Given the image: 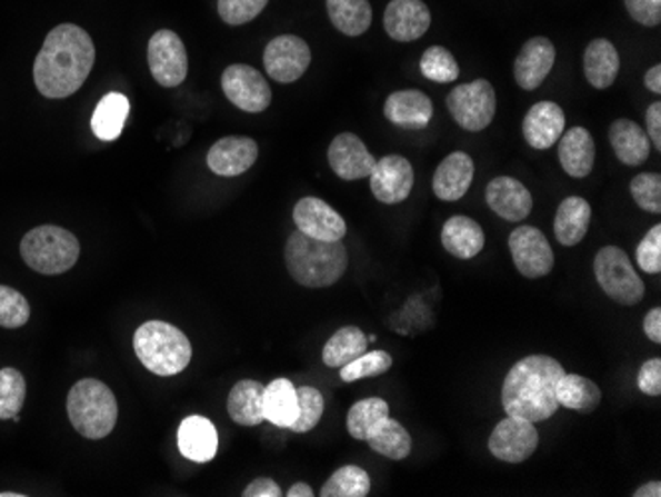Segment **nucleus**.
<instances>
[{"label":"nucleus","mask_w":661,"mask_h":497,"mask_svg":"<svg viewBox=\"0 0 661 497\" xmlns=\"http://www.w3.org/2000/svg\"><path fill=\"white\" fill-rule=\"evenodd\" d=\"M554 60H557V50L549 38L534 37L527 40L521 52L517 54L515 66H513L519 88L527 91L537 90L553 70Z\"/></svg>","instance_id":"18"},{"label":"nucleus","mask_w":661,"mask_h":497,"mask_svg":"<svg viewBox=\"0 0 661 497\" xmlns=\"http://www.w3.org/2000/svg\"><path fill=\"white\" fill-rule=\"evenodd\" d=\"M296 390H298V418L293 420L290 430L306 435L321 423V416L326 410V400H323V395L313 387H296Z\"/></svg>","instance_id":"41"},{"label":"nucleus","mask_w":661,"mask_h":497,"mask_svg":"<svg viewBox=\"0 0 661 497\" xmlns=\"http://www.w3.org/2000/svg\"><path fill=\"white\" fill-rule=\"evenodd\" d=\"M244 497H281L280 486L272 478H258L244 489Z\"/></svg>","instance_id":"50"},{"label":"nucleus","mask_w":661,"mask_h":497,"mask_svg":"<svg viewBox=\"0 0 661 497\" xmlns=\"http://www.w3.org/2000/svg\"><path fill=\"white\" fill-rule=\"evenodd\" d=\"M27 380L22 372L7 367L0 369V420H12L24 407Z\"/></svg>","instance_id":"40"},{"label":"nucleus","mask_w":661,"mask_h":497,"mask_svg":"<svg viewBox=\"0 0 661 497\" xmlns=\"http://www.w3.org/2000/svg\"><path fill=\"white\" fill-rule=\"evenodd\" d=\"M610 146L617 153L618 161L628 165V167H640L648 161L650 157V139L645 129L630 121V119H617L610 131Z\"/></svg>","instance_id":"27"},{"label":"nucleus","mask_w":661,"mask_h":497,"mask_svg":"<svg viewBox=\"0 0 661 497\" xmlns=\"http://www.w3.org/2000/svg\"><path fill=\"white\" fill-rule=\"evenodd\" d=\"M422 76L435 83L455 82L460 78V66L452 52L444 46H432L422 54L420 60Z\"/></svg>","instance_id":"39"},{"label":"nucleus","mask_w":661,"mask_h":497,"mask_svg":"<svg viewBox=\"0 0 661 497\" xmlns=\"http://www.w3.org/2000/svg\"><path fill=\"white\" fill-rule=\"evenodd\" d=\"M432 14L422 0H390L384 10V30L397 42H414L424 37Z\"/></svg>","instance_id":"17"},{"label":"nucleus","mask_w":661,"mask_h":497,"mask_svg":"<svg viewBox=\"0 0 661 497\" xmlns=\"http://www.w3.org/2000/svg\"><path fill=\"white\" fill-rule=\"evenodd\" d=\"M222 91L230 103L248 113H262L272 103V90L262 73L246 63H232L222 73Z\"/></svg>","instance_id":"11"},{"label":"nucleus","mask_w":661,"mask_h":497,"mask_svg":"<svg viewBox=\"0 0 661 497\" xmlns=\"http://www.w3.org/2000/svg\"><path fill=\"white\" fill-rule=\"evenodd\" d=\"M638 389L648 397H660L661 395V359H650L642 365L638 372Z\"/></svg>","instance_id":"48"},{"label":"nucleus","mask_w":661,"mask_h":497,"mask_svg":"<svg viewBox=\"0 0 661 497\" xmlns=\"http://www.w3.org/2000/svg\"><path fill=\"white\" fill-rule=\"evenodd\" d=\"M384 118L400 129L418 131L428 127L434 118V106L424 91H394L384 103Z\"/></svg>","instance_id":"21"},{"label":"nucleus","mask_w":661,"mask_h":497,"mask_svg":"<svg viewBox=\"0 0 661 497\" xmlns=\"http://www.w3.org/2000/svg\"><path fill=\"white\" fill-rule=\"evenodd\" d=\"M293 222L299 232L327 242L343 240L347 235V222L343 217L335 208L329 207L326 200L318 197H306L299 200L293 208Z\"/></svg>","instance_id":"15"},{"label":"nucleus","mask_w":661,"mask_h":497,"mask_svg":"<svg viewBox=\"0 0 661 497\" xmlns=\"http://www.w3.org/2000/svg\"><path fill=\"white\" fill-rule=\"evenodd\" d=\"M30 319V304L27 298L9 286H0V327L19 329Z\"/></svg>","instance_id":"43"},{"label":"nucleus","mask_w":661,"mask_h":497,"mask_svg":"<svg viewBox=\"0 0 661 497\" xmlns=\"http://www.w3.org/2000/svg\"><path fill=\"white\" fill-rule=\"evenodd\" d=\"M442 246L453 258L470 260L483 250L485 232L473 218L458 215L445 220L442 228Z\"/></svg>","instance_id":"26"},{"label":"nucleus","mask_w":661,"mask_h":497,"mask_svg":"<svg viewBox=\"0 0 661 497\" xmlns=\"http://www.w3.org/2000/svg\"><path fill=\"white\" fill-rule=\"evenodd\" d=\"M20 256L30 270L58 276L72 270L80 258V240L66 228H32L20 242Z\"/></svg>","instance_id":"6"},{"label":"nucleus","mask_w":661,"mask_h":497,"mask_svg":"<svg viewBox=\"0 0 661 497\" xmlns=\"http://www.w3.org/2000/svg\"><path fill=\"white\" fill-rule=\"evenodd\" d=\"M625 10L632 19L642 27L653 28L661 22V4H653L650 0H624Z\"/></svg>","instance_id":"47"},{"label":"nucleus","mask_w":661,"mask_h":497,"mask_svg":"<svg viewBox=\"0 0 661 497\" xmlns=\"http://www.w3.org/2000/svg\"><path fill=\"white\" fill-rule=\"evenodd\" d=\"M650 2H653V4H661V0H650Z\"/></svg>","instance_id":"56"},{"label":"nucleus","mask_w":661,"mask_h":497,"mask_svg":"<svg viewBox=\"0 0 661 497\" xmlns=\"http://www.w3.org/2000/svg\"><path fill=\"white\" fill-rule=\"evenodd\" d=\"M485 200L498 217L509 222H523L533 210L531 192L513 177L493 179L485 190Z\"/></svg>","instance_id":"20"},{"label":"nucleus","mask_w":661,"mask_h":497,"mask_svg":"<svg viewBox=\"0 0 661 497\" xmlns=\"http://www.w3.org/2000/svg\"><path fill=\"white\" fill-rule=\"evenodd\" d=\"M286 496L288 497H313L316 496V491L311 486L308 484H303V481H298V484H293L288 491H286Z\"/></svg>","instance_id":"54"},{"label":"nucleus","mask_w":661,"mask_h":497,"mask_svg":"<svg viewBox=\"0 0 661 497\" xmlns=\"http://www.w3.org/2000/svg\"><path fill=\"white\" fill-rule=\"evenodd\" d=\"M597 146L584 127H572L559 139V159L562 169L574 179H584L592 172Z\"/></svg>","instance_id":"25"},{"label":"nucleus","mask_w":661,"mask_h":497,"mask_svg":"<svg viewBox=\"0 0 661 497\" xmlns=\"http://www.w3.org/2000/svg\"><path fill=\"white\" fill-rule=\"evenodd\" d=\"M509 250L513 256L517 271L529 278L539 280L549 276L554 268V252L547 236L534 227H517L509 235Z\"/></svg>","instance_id":"10"},{"label":"nucleus","mask_w":661,"mask_h":497,"mask_svg":"<svg viewBox=\"0 0 661 497\" xmlns=\"http://www.w3.org/2000/svg\"><path fill=\"white\" fill-rule=\"evenodd\" d=\"M392 367V357L387 351H367L357 357L354 361L341 367V380L344 382H357L361 379H371V377H381L390 371Z\"/></svg>","instance_id":"42"},{"label":"nucleus","mask_w":661,"mask_h":497,"mask_svg":"<svg viewBox=\"0 0 661 497\" xmlns=\"http://www.w3.org/2000/svg\"><path fill=\"white\" fill-rule=\"evenodd\" d=\"M270 0H218V14L230 27H240L254 20Z\"/></svg>","instance_id":"45"},{"label":"nucleus","mask_w":661,"mask_h":497,"mask_svg":"<svg viewBox=\"0 0 661 497\" xmlns=\"http://www.w3.org/2000/svg\"><path fill=\"white\" fill-rule=\"evenodd\" d=\"M129 116V100L123 93L111 91L101 98L91 116V129L101 141H116Z\"/></svg>","instance_id":"32"},{"label":"nucleus","mask_w":661,"mask_h":497,"mask_svg":"<svg viewBox=\"0 0 661 497\" xmlns=\"http://www.w3.org/2000/svg\"><path fill=\"white\" fill-rule=\"evenodd\" d=\"M643 331L653 344H661V309H650V314L643 319Z\"/></svg>","instance_id":"51"},{"label":"nucleus","mask_w":661,"mask_h":497,"mask_svg":"<svg viewBox=\"0 0 661 497\" xmlns=\"http://www.w3.org/2000/svg\"><path fill=\"white\" fill-rule=\"evenodd\" d=\"M371 190L382 205H399L407 200L414 187V169L407 157L387 155L374 163L371 175Z\"/></svg>","instance_id":"14"},{"label":"nucleus","mask_w":661,"mask_h":497,"mask_svg":"<svg viewBox=\"0 0 661 497\" xmlns=\"http://www.w3.org/2000/svg\"><path fill=\"white\" fill-rule=\"evenodd\" d=\"M634 497H661V481H650L635 489Z\"/></svg>","instance_id":"53"},{"label":"nucleus","mask_w":661,"mask_h":497,"mask_svg":"<svg viewBox=\"0 0 661 497\" xmlns=\"http://www.w3.org/2000/svg\"><path fill=\"white\" fill-rule=\"evenodd\" d=\"M286 266L303 288H329L343 278L349 254L341 240L327 242L296 230L286 242Z\"/></svg>","instance_id":"3"},{"label":"nucleus","mask_w":661,"mask_h":497,"mask_svg":"<svg viewBox=\"0 0 661 497\" xmlns=\"http://www.w3.org/2000/svg\"><path fill=\"white\" fill-rule=\"evenodd\" d=\"M137 359L147 371L159 377H174L189 367L192 347L189 337L179 327L167 321H147L133 337Z\"/></svg>","instance_id":"4"},{"label":"nucleus","mask_w":661,"mask_h":497,"mask_svg":"<svg viewBox=\"0 0 661 497\" xmlns=\"http://www.w3.org/2000/svg\"><path fill=\"white\" fill-rule=\"evenodd\" d=\"M367 444L374 453L394 461L404 460L412 453V436L408 435L407 428L399 420L390 416L367 438Z\"/></svg>","instance_id":"37"},{"label":"nucleus","mask_w":661,"mask_h":497,"mask_svg":"<svg viewBox=\"0 0 661 497\" xmlns=\"http://www.w3.org/2000/svg\"><path fill=\"white\" fill-rule=\"evenodd\" d=\"M539 448V430L533 423L505 416L490 436V453L498 460L521 464Z\"/></svg>","instance_id":"13"},{"label":"nucleus","mask_w":661,"mask_h":497,"mask_svg":"<svg viewBox=\"0 0 661 497\" xmlns=\"http://www.w3.org/2000/svg\"><path fill=\"white\" fill-rule=\"evenodd\" d=\"M635 262L645 274H660L661 271V227H655L643 236L642 242L635 250Z\"/></svg>","instance_id":"46"},{"label":"nucleus","mask_w":661,"mask_h":497,"mask_svg":"<svg viewBox=\"0 0 661 497\" xmlns=\"http://www.w3.org/2000/svg\"><path fill=\"white\" fill-rule=\"evenodd\" d=\"M594 276H597L598 286L617 304L635 306L642 301L645 286L642 278L638 276V271H634L630 256L622 248L618 246L600 248L594 258Z\"/></svg>","instance_id":"7"},{"label":"nucleus","mask_w":661,"mask_h":497,"mask_svg":"<svg viewBox=\"0 0 661 497\" xmlns=\"http://www.w3.org/2000/svg\"><path fill=\"white\" fill-rule=\"evenodd\" d=\"M371 491V478L359 466H343L327 479L319 491L321 497H367Z\"/></svg>","instance_id":"38"},{"label":"nucleus","mask_w":661,"mask_h":497,"mask_svg":"<svg viewBox=\"0 0 661 497\" xmlns=\"http://www.w3.org/2000/svg\"><path fill=\"white\" fill-rule=\"evenodd\" d=\"M564 375L561 362L549 355H529L515 362L503 380L501 405L508 416L529 423H544L559 410L554 395L557 382Z\"/></svg>","instance_id":"2"},{"label":"nucleus","mask_w":661,"mask_h":497,"mask_svg":"<svg viewBox=\"0 0 661 497\" xmlns=\"http://www.w3.org/2000/svg\"><path fill=\"white\" fill-rule=\"evenodd\" d=\"M590 217H592V208L587 199L569 197L562 200L554 215V238L569 248L580 245L589 232Z\"/></svg>","instance_id":"29"},{"label":"nucleus","mask_w":661,"mask_h":497,"mask_svg":"<svg viewBox=\"0 0 661 497\" xmlns=\"http://www.w3.org/2000/svg\"><path fill=\"white\" fill-rule=\"evenodd\" d=\"M473 175H475V165L470 155L453 151L435 169L434 181H432L435 197L445 202L463 199L465 192L470 190Z\"/></svg>","instance_id":"23"},{"label":"nucleus","mask_w":661,"mask_h":497,"mask_svg":"<svg viewBox=\"0 0 661 497\" xmlns=\"http://www.w3.org/2000/svg\"><path fill=\"white\" fill-rule=\"evenodd\" d=\"M643 82H645V88L648 90L653 91V93H660L661 91V66L660 63H655L653 68H650L648 72H645V78H643Z\"/></svg>","instance_id":"52"},{"label":"nucleus","mask_w":661,"mask_h":497,"mask_svg":"<svg viewBox=\"0 0 661 497\" xmlns=\"http://www.w3.org/2000/svg\"><path fill=\"white\" fill-rule=\"evenodd\" d=\"M521 129L527 146L544 151L553 147L564 133V111L554 101H539L527 111Z\"/></svg>","instance_id":"22"},{"label":"nucleus","mask_w":661,"mask_h":497,"mask_svg":"<svg viewBox=\"0 0 661 497\" xmlns=\"http://www.w3.org/2000/svg\"><path fill=\"white\" fill-rule=\"evenodd\" d=\"M630 192L634 197L635 205L652 212V215H660L661 212V177L658 172H640L635 175L632 182H630Z\"/></svg>","instance_id":"44"},{"label":"nucleus","mask_w":661,"mask_h":497,"mask_svg":"<svg viewBox=\"0 0 661 497\" xmlns=\"http://www.w3.org/2000/svg\"><path fill=\"white\" fill-rule=\"evenodd\" d=\"M620 72V54L617 46L607 38L592 40L584 50V76L597 90H607L617 82Z\"/></svg>","instance_id":"28"},{"label":"nucleus","mask_w":661,"mask_h":497,"mask_svg":"<svg viewBox=\"0 0 661 497\" xmlns=\"http://www.w3.org/2000/svg\"><path fill=\"white\" fill-rule=\"evenodd\" d=\"M263 387L258 380H240L228 395V415L240 426H258L263 420Z\"/></svg>","instance_id":"30"},{"label":"nucleus","mask_w":661,"mask_h":497,"mask_svg":"<svg viewBox=\"0 0 661 497\" xmlns=\"http://www.w3.org/2000/svg\"><path fill=\"white\" fill-rule=\"evenodd\" d=\"M149 70L154 82L163 88H177L187 80L189 73V56L182 44L181 37L172 30H159L149 40L147 50Z\"/></svg>","instance_id":"9"},{"label":"nucleus","mask_w":661,"mask_h":497,"mask_svg":"<svg viewBox=\"0 0 661 497\" xmlns=\"http://www.w3.org/2000/svg\"><path fill=\"white\" fill-rule=\"evenodd\" d=\"M645 133L658 151H661V103L653 101L645 111Z\"/></svg>","instance_id":"49"},{"label":"nucleus","mask_w":661,"mask_h":497,"mask_svg":"<svg viewBox=\"0 0 661 497\" xmlns=\"http://www.w3.org/2000/svg\"><path fill=\"white\" fill-rule=\"evenodd\" d=\"M68 416L83 438L101 440L118 425V398L101 380H80L68 395Z\"/></svg>","instance_id":"5"},{"label":"nucleus","mask_w":661,"mask_h":497,"mask_svg":"<svg viewBox=\"0 0 661 497\" xmlns=\"http://www.w3.org/2000/svg\"><path fill=\"white\" fill-rule=\"evenodd\" d=\"M0 497H24V494H14V491H2Z\"/></svg>","instance_id":"55"},{"label":"nucleus","mask_w":661,"mask_h":497,"mask_svg":"<svg viewBox=\"0 0 661 497\" xmlns=\"http://www.w3.org/2000/svg\"><path fill=\"white\" fill-rule=\"evenodd\" d=\"M390 408L387 400L379 397L363 398L354 402L347 415V430L354 440H363L379 428L389 418Z\"/></svg>","instance_id":"36"},{"label":"nucleus","mask_w":661,"mask_h":497,"mask_svg":"<svg viewBox=\"0 0 661 497\" xmlns=\"http://www.w3.org/2000/svg\"><path fill=\"white\" fill-rule=\"evenodd\" d=\"M369 351V339L359 327L347 326L331 335L323 347V362L329 369H341Z\"/></svg>","instance_id":"35"},{"label":"nucleus","mask_w":661,"mask_h":497,"mask_svg":"<svg viewBox=\"0 0 661 497\" xmlns=\"http://www.w3.org/2000/svg\"><path fill=\"white\" fill-rule=\"evenodd\" d=\"M448 109L453 121L465 131H483L491 126L498 109L495 90L488 80L462 83L448 93Z\"/></svg>","instance_id":"8"},{"label":"nucleus","mask_w":661,"mask_h":497,"mask_svg":"<svg viewBox=\"0 0 661 497\" xmlns=\"http://www.w3.org/2000/svg\"><path fill=\"white\" fill-rule=\"evenodd\" d=\"M327 159L333 172L343 181H359L369 177L377 163V159L361 141V137L354 133L337 136L329 146Z\"/></svg>","instance_id":"16"},{"label":"nucleus","mask_w":661,"mask_h":497,"mask_svg":"<svg viewBox=\"0 0 661 497\" xmlns=\"http://www.w3.org/2000/svg\"><path fill=\"white\" fill-rule=\"evenodd\" d=\"M263 418L273 426L290 428L298 418V390L290 379H276L263 390Z\"/></svg>","instance_id":"31"},{"label":"nucleus","mask_w":661,"mask_h":497,"mask_svg":"<svg viewBox=\"0 0 661 497\" xmlns=\"http://www.w3.org/2000/svg\"><path fill=\"white\" fill-rule=\"evenodd\" d=\"M179 453L187 460L204 464L214 460L218 453L217 426L207 416H187L179 426Z\"/></svg>","instance_id":"24"},{"label":"nucleus","mask_w":661,"mask_h":497,"mask_svg":"<svg viewBox=\"0 0 661 497\" xmlns=\"http://www.w3.org/2000/svg\"><path fill=\"white\" fill-rule=\"evenodd\" d=\"M309 63L311 50L308 42L293 34L273 38L263 52V66L273 82H298L299 78L308 72Z\"/></svg>","instance_id":"12"},{"label":"nucleus","mask_w":661,"mask_h":497,"mask_svg":"<svg viewBox=\"0 0 661 497\" xmlns=\"http://www.w3.org/2000/svg\"><path fill=\"white\" fill-rule=\"evenodd\" d=\"M258 143L250 137H222L210 147L207 163L218 177H238L254 167Z\"/></svg>","instance_id":"19"},{"label":"nucleus","mask_w":661,"mask_h":497,"mask_svg":"<svg viewBox=\"0 0 661 497\" xmlns=\"http://www.w3.org/2000/svg\"><path fill=\"white\" fill-rule=\"evenodd\" d=\"M96 63L90 34L76 24H60L48 37L34 62V83L50 100H64L82 88Z\"/></svg>","instance_id":"1"},{"label":"nucleus","mask_w":661,"mask_h":497,"mask_svg":"<svg viewBox=\"0 0 661 497\" xmlns=\"http://www.w3.org/2000/svg\"><path fill=\"white\" fill-rule=\"evenodd\" d=\"M327 12L333 27L347 37H361L372 24L369 0H327Z\"/></svg>","instance_id":"34"},{"label":"nucleus","mask_w":661,"mask_h":497,"mask_svg":"<svg viewBox=\"0 0 661 497\" xmlns=\"http://www.w3.org/2000/svg\"><path fill=\"white\" fill-rule=\"evenodd\" d=\"M554 395L559 400V407L579 410L584 415L594 412L602 400V392L594 380L580 375H567V372L557 382Z\"/></svg>","instance_id":"33"}]
</instances>
